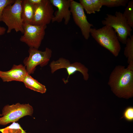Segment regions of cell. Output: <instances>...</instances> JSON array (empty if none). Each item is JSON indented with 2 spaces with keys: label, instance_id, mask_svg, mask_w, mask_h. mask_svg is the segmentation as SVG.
<instances>
[{
  "label": "cell",
  "instance_id": "1",
  "mask_svg": "<svg viewBox=\"0 0 133 133\" xmlns=\"http://www.w3.org/2000/svg\"><path fill=\"white\" fill-rule=\"evenodd\" d=\"M113 93L120 98L128 99L133 96V63L117 66L110 74L108 82Z\"/></svg>",
  "mask_w": 133,
  "mask_h": 133
},
{
  "label": "cell",
  "instance_id": "2",
  "mask_svg": "<svg viewBox=\"0 0 133 133\" xmlns=\"http://www.w3.org/2000/svg\"><path fill=\"white\" fill-rule=\"evenodd\" d=\"M90 34L100 45L109 51L115 56H118L121 46L116 33L112 27L104 25L99 29L91 28Z\"/></svg>",
  "mask_w": 133,
  "mask_h": 133
},
{
  "label": "cell",
  "instance_id": "3",
  "mask_svg": "<svg viewBox=\"0 0 133 133\" xmlns=\"http://www.w3.org/2000/svg\"><path fill=\"white\" fill-rule=\"evenodd\" d=\"M22 0H15L14 2L6 6L2 13V21L7 27V32L14 30L16 32L23 33V22L21 17Z\"/></svg>",
  "mask_w": 133,
  "mask_h": 133
},
{
  "label": "cell",
  "instance_id": "4",
  "mask_svg": "<svg viewBox=\"0 0 133 133\" xmlns=\"http://www.w3.org/2000/svg\"><path fill=\"white\" fill-rule=\"evenodd\" d=\"M33 112V107L29 103H17L11 105H6L2 109L0 125H5L11 123L16 122L26 116H32Z\"/></svg>",
  "mask_w": 133,
  "mask_h": 133
},
{
  "label": "cell",
  "instance_id": "5",
  "mask_svg": "<svg viewBox=\"0 0 133 133\" xmlns=\"http://www.w3.org/2000/svg\"><path fill=\"white\" fill-rule=\"evenodd\" d=\"M106 16L102 23L112 27L116 32L119 41L125 44L128 37L131 36L132 29L127 24L123 13L116 11L115 15L107 14Z\"/></svg>",
  "mask_w": 133,
  "mask_h": 133
},
{
  "label": "cell",
  "instance_id": "6",
  "mask_svg": "<svg viewBox=\"0 0 133 133\" xmlns=\"http://www.w3.org/2000/svg\"><path fill=\"white\" fill-rule=\"evenodd\" d=\"M28 51L29 55L24 59L23 63L28 73L30 75L34 73L37 66L43 67L47 65L52 53L51 50L48 48L43 51L29 48Z\"/></svg>",
  "mask_w": 133,
  "mask_h": 133
},
{
  "label": "cell",
  "instance_id": "7",
  "mask_svg": "<svg viewBox=\"0 0 133 133\" xmlns=\"http://www.w3.org/2000/svg\"><path fill=\"white\" fill-rule=\"evenodd\" d=\"M23 34L20 40L26 44L29 48L38 49L45 34L47 26H39L24 23Z\"/></svg>",
  "mask_w": 133,
  "mask_h": 133
},
{
  "label": "cell",
  "instance_id": "8",
  "mask_svg": "<svg viewBox=\"0 0 133 133\" xmlns=\"http://www.w3.org/2000/svg\"><path fill=\"white\" fill-rule=\"evenodd\" d=\"M50 66L52 73L60 69L65 68L66 69L68 76L66 80H63L65 84L68 82V79L69 76L77 71L82 74L84 80L87 81L89 78L88 69L80 62H75L71 63L69 60L63 58H61L56 61H52L50 63Z\"/></svg>",
  "mask_w": 133,
  "mask_h": 133
},
{
  "label": "cell",
  "instance_id": "9",
  "mask_svg": "<svg viewBox=\"0 0 133 133\" xmlns=\"http://www.w3.org/2000/svg\"><path fill=\"white\" fill-rule=\"evenodd\" d=\"M70 10L76 24L80 29L84 38L88 39L90 36V30L92 24L88 21L84 10L80 3L71 0Z\"/></svg>",
  "mask_w": 133,
  "mask_h": 133
},
{
  "label": "cell",
  "instance_id": "10",
  "mask_svg": "<svg viewBox=\"0 0 133 133\" xmlns=\"http://www.w3.org/2000/svg\"><path fill=\"white\" fill-rule=\"evenodd\" d=\"M34 6L32 25L45 26L50 24L54 16V10L49 0H45L42 4Z\"/></svg>",
  "mask_w": 133,
  "mask_h": 133
},
{
  "label": "cell",
  "instance_id": "11",
  "mask_svg": "<svg viewBox=\"0 0 133 133\" xmlns=\"http://www.w3.org/2000/svg\"><path fill=\"white\" fill-rule=\"evenodd\" d=\"M49 0L52 5L58 9L52 20V22L60 23L64 19L65 24L67 25L69 22L71 15L70 10L71 0Z\"/></svg>",
  "mask_w": 133,
  "mask_h": 133
},
{
  "label": "cell",
  "instance_id": "12",
  "mask_svg": "<svg viewBox=\"0 0 133 133\" xmlns=\"http://www.w3.org/2000/svg\"><path fill=\"white\" fill-rule=\"evenodd\" d=\"M28 73L26 67L21 64L14 65L7 71H0V78L3 82L15 81L22 82Z\"/></svg>",
  "mask_w": 133,
  "mask_h": 133
},
{
  "label": "cell",
  "instance_id": "13",
  "mask_svg": "<svg viewBox=\"0 0 133 133\" xmlns=\"http://www.w3.org/2000/svg\"><path fill=\"white\" fill-rule=\"evenodd\" d=\"M34 5L28 0H22L21 17L24 23L32 24L34 15Z\"/></svg>",
  "mask_w": 133,
  "mask_h": 133
},
{
  "label": "cell",
  "instance_id": "14",
  "mask_svg": "<svg viewBox=\"0 0 133 133\" xmlns=\"http://www.w3.org/2000/svg\"><path fill=\"white\" fill-rule=\"evenodd\" d=\"M26 87L42 94L45 93L47 89L45 85L34 79L28 73L22 82Z\"/></svg>",
  "mask_w": 133,
  "mask_h": 133
},
{
  "label": "cell",
  "instance_id": "15",
  "mask_svg": "<svg viewBox=\"0 0 133 133\" xmlns=\"http://www.w3.org/2000/svg\"><path fill=\"white\" fill-rule=\"evenodd\" d=\"M126 46L124 48V54L127 59L128 64L133 63V35L127 39Z\"/></svg>",
  "mask_w": 133,
  "mask_h": 133
},
{
  "label": "cell",
  "instance_id": "16",
  "mask_svg": "<svg viewBox=\"0 0 133 133\" xmlns=\"http://www.w3.org/2000/svg\"><path fill=\"white\" fill-rule=\"evenodd\" d=\"M127 6L123 15L126 18L127 23L133 28V0H129Z\"/></svg>",
  "mask_w": 133,
  "mask_h": 133
},
{
  "label": "cell",
  "instance_id": "17",
  "mask_svg": "<svg viewBox=\"0 0 133 133\" xmlns=\"http://www.w3.org/2000/svg\"><path fill=\"white\" fill-rule=\"evenodd\" d=\"M1 133H30L26 132L17 122L12 123L10 125L3 128H0Z\"/></svg>",
  "mask_w": 133,
  "mask_h": 133
},
{
  "label": "cell",
  "instance_id": "18",
  "mask_svg": "<svg viewBox=\"0 0 133 133\" xmlns=\"http://www.w3.org/2000/svg\"><path fill=\"white\" fill-rule=\"evenodd\" d=\"M102 5L113 7L120 6H126L128 0H101Z\"/></svg>",
  "mask_w": 133,
  "mask_h": 133
},
{
  "label": "cell",
  "instance_id": "19",
  "mask_svg": "<svg viewBox=\"0 0 133 133\" xmlns=\"http://www.w3.org/2000/svg\"><path fill=\"white\" fill-rule=\"evenodd\" d=\"M80 3L84 10L88 14H95L94 11L91 0H80Z\"/></svg>",
  "mask_w": 133,
  "mask_h": 133
},
{
  "label": "cell",
  "instance_id": "20",
  "mask_svg": "<svg viewBox=\"0 0 133 133\" xmlns=\"http://www.w3.org/2000/svg\"><path fill=\"white\" fill-rule=\"evenodd\" d=\"M129 122H132L133 120V107L129 106L126 108L124 111L123 116L121 118Z\"/></svg>",
  "mask_w": 133,
  "mask_h": 133
},
{
  "label": "cell",
  "instance_id": "21",
  "mask_svg": "<svg viewBox=\"0 0 133 133\" xmlns=\"http://www.w3.org/2000/svg\"><path fill=\"white\" fill-rule=\"evenodd\" d=\"M15 0H0V23L2 21V15L3 11L7 5L13 3Z\"/></svg>",
  "mask_w": 133,
  "mask_h": 133
},
{
  "label": "cell",
  "instance_id": "22",
  "mask_svg": "<svg viewBox=\"0 0 133 133\" xmlns=\"http://www.w3.org/2000/svg\"><path fill=\"white\" fill-rule=\"evenodd\" d=\"M94 11L99 12L102 6L101 0H91Z\"/></svg>",
  "mask_w": 133,
  "mask_h": 133
},
{
  "label": "cell",
  "instance_id": "23",
  "mask_svg": "<svg viewBox=\"0 0 133 133\" xmlns=\"http://www.w3.org/2000/svg\"><path fill=\"white\" fill-rule=\"evenodd\" d=\"M45 0H28L31 4L33 5H37L42 4Z\"/></svg>",
  "mask_w": 133,
  "mask_h": 133
},
{
  "label": "cell",
  "instance_id": "24",
  "mask_svg": "<svg viewBox=\"0 0 133 133\" xmlns=\"http://www.w3.org/2000/svg\"><path fill=\"white\" fill-rule=\"evenodd\" d=\"M6 29L3 27L0 26V36L4 35L5 33Z\"/></svg>",
  "mask_w": 133,
  "mask_h": 133
},
{
  "label": "cell",
  "instance_id": "25",
  "mask_svg": "<svg viewBox=\"0 0 133 133\" xmlns=\"http://www.w3.org/2000/svg\"><path fill=\"white\" fill-rule=\"evenodd\" d=\"M2 116V115L1 114H0V117Z\"/></svg>",
  "mask_w": 133,
  "mask_h": 133
},
{
  "label": "cell",
  "instance_id": "26",
  "mask_svg": "<svg viewBox=\"0 0 133 133\" xmlns=\"http://www.w3.org/2000/svg\"></svg>",
  "mask_w": 133,
  "mask_h": 133
}]
</instances>
